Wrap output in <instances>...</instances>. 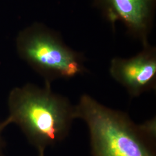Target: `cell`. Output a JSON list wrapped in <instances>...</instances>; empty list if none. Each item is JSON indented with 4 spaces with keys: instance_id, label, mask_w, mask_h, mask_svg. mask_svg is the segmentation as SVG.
I'll use <instances>...</instances> for the list:
<instances>
[{
    "instance_id": "cell-2",
    "label": "cell",
    "mask_w": 156,
    "mask_h": 156,
    "mask_svg": "<svg viewBox=\"0 0 156 156\" xmlns=\"http://www.w3.org/2000/svg\"><path fill=\"white\" fill-rule=\"evenodd\" d=\"M76 119L86 124L92 156H156V139L126 113L102 105L86 94L75 105Z\"/></svg>"
},
{
    "instance_id": "cell-5",
    "label": "cell",
    "mask_w": 156,
    "mask_h": 156,
    "mask_svg": "<svg viewBox=\"0 0 156 156\" xmlns=\"http://www.w3.org/2000/svg\"><path fill=\"white\" fill-rule=\"evenodd\" d=\"M109 73L132 97L156 89V48L149 44L131 58H113Z\"/></svg>"
},
{
    "instance_id": "cell-4",
    "label": "cell",
    "mask_w": 156,
    "mask_h": 156,
    "mask_svg": "<svg viewBox=\"0 0 156 156\" xmlns=\"http://www.w3.org/2000/svg\"><path fill=\"white\" fill-rule=\"evenodd\" d=\"M93 4L114 24L123 23L129 34L140 40L143 47L149 45L156 0H92Z\"/></svg>"
},
{
    "instance_id": "cell-6",
    "label": "cell",
    "mask_w": 156,
    "mask_h": 156,
    "mask_svg": "<svg viewBox=\"0 0 156 156\" xmlns=\"http://www.w3.org/2000/svg\"><path fill=\"white\" fill-rule=\"evenodd\" d=\"M5 127L2 125V122H0V156H5L4 155V150L5 143L2 136V132Z\"/></svg>"
},
{
    "instance_id": "cell-3",
    "label": "cell",
    "mask_w": 156,
    "mask_h": 156,
    "mask_svg": "<svg viewBox=\"0 0 156 156\" xmlns=\"http://www.w3.org/2000/svg\"><path fill=\"white\" fill-rule=\"evenodd\" d=\"M17 49L20 57L44 78L45 83L87 72L83 55L68 46L58 34L42 24H35L20 34Z\"/></svg>"
},
{
    "instance_id": "cell-1",
    "label": "cell",
    "mask_w": 156,
    "mask_h": 156,
    "mask_svg": "<svg viewBox=\"0 0 156 156\" xmlns=\"http://www.w3.org/2000/svg\"><path fill=\"white\" fill-rule=\"evenodd\" d=\"M9 115L2 122L5 128L14 123L29 143L44 156L45 150L66 139L76 119L75 106L53 92L50 84L44 87L28 83L13 88L8 98Z\"/></svg>"
}]
</instances>
